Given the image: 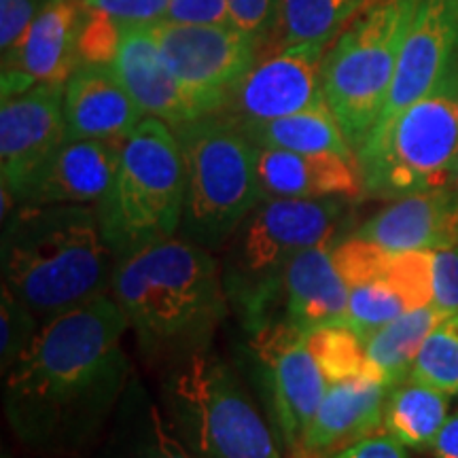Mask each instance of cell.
<instances>
[{"label": "cell", "mask_w": 458, "mask_h": 458, "mask_svg": "<svg viewBox=\"0 0 458 458\" xmlns=\"http://www.w3.org/2000/svg\"><path fill=\"white\" fill-rule=\"evenodd\" d=\"M253 376L270 425L286 458H297L303 435L317 414L329 382L306 346V335L276 320L250 334Z\"/></svg>", "instance_id": "obj_11"}, {"label": "cell", "mask_w": 458, "mask_h": 458, "mask_svg": "<svg viewBox=\"0 0 458 458\" xmlns=\"http://www.w3.org/2000/svg\"><path fill=\"white\" fill-rule=\"evenodd\" d=\"M391 386L374 376L331 382L297 458H329L359 439L385 428V408Z\"/></svg>", "instance_id": "obj_16"}, {"label": "cell", "mask_w": 458, "mask_h": 458, "mask_svg": "<svg viewBox=\"0 0 458 458\" xmlns=\"http://www.w3.org/2000/svg\"><path fill=\"white\" fill-rule=\"evenodd\" d=\"M329 458H410L408 448L399 444L393 435L374 433L369 437L359 439Z\"/></svg>", "instance_id": "obj_38"}, {"label": "cell", "mask_w": 458, "mask_h": 458, "mask_svg": "<svg viewBox=\"0 0 458 458\" xmlns=\"http://www.w3.org/2000/svg\"><path fill=\"white\" fill-rule=\"evenodd\" d=\"M456 64L458 0H418L386 105L374 130L385 128L399 113L425 98Z\"/></svg>", "instance_id": "obj_15"}, {"label": "cell", "mask_w": 458, "mask_h": 458, "mask_svg": "<svg viewBox=\"0 0 458 458\" xmlns=\"http://www.w3.org/2000/svg\"><path fill=\"white\" fill-rule=\"evenodd\" d=\"M37 314L30 308H26L9 289L3 286V301H0V359H3V374L11 369L26 348L30 346L34 337H37L38 325Z\"/></svg>", "instance_id": "obj_31"}, {"label": "cell", "mask_w": 458, "mask_h": 458, "mask_svg": "<svg viewBox=\"0 0 458 458\" xmlns=\"http://www.w3.org/2000/svg\"><path fill=\"white\" fill-rule=\"evenodd\" d=\"M148 26L198 117L219 113L259 57V41L233 24L187 26L159 20Z\"/></svg>", "instance_id": "obj_12"}, {"label": "cell", "mask_w": 458, "mask_h": 458, "mask_svg": "<svg viewBox=\"0 0 458 458\" xmlns=\"http://www.w3.org/2000/svg\"><path fill=\"white\" fill-rule=\"evenodd\" d=\"M128 318L108 293L45 320L4 371V411L15 437L41 454H81L98 439L131 380Z\"/></svg>", "instance_id": "obj_1"}, {"label": "cell", "mask_w": 458, "mask_h": 458, "mask_svg": "<svg viewBox=\"0 0 458 458\" xmlns=\"http://www.w3.org/2000/svg\"><path fill=\"white\" fill-rule=\"evenodd\" d=\"M431 450L435 458H458V410L448 416Z\"/></svg>", "instance_id": "obj_39"}, {"label": "cell", "mask_w": 458, "mask_h": 458, "mask_svg": "<svg viewBox=\"0 0 458 458\" xmlns=\"http://www.w3.org/2000/svg\"><path fill=\"white\" fill-rule=\"evenodd\" d=\"M81 4L102 11L122 24H153L164 20L170 0H81Z\"/></svg>", "instance_id": "obj_36"}, {"label": "cell", "mask_w": 458, "mask_h": 458, "mask_svg": "<svg viewBox=\"0 0 458 458\" xmlns=\"http://www.w3.org/2000/svg\"><path fill=\"white\" fill-rule=\"evenodd\" d=\"M142 114L113 66L79 64L64 85L66 140L125 139Z\"/></svg>", "instance_id": "obj_20"}, {"label": "cell", "mask_w": 458, "mask_h": 458, "mask_svg": "<svg viewBox=\"0 0 458 458\" xmlns=\"http://www.w3.org/2000/svg\"><path fill=\"white\" fill-rule=\"evenodd\" d=\"M334 261L348 286V327L360 340L433 303L431 250L393 253L352 233L334 246Z\"/></svg>", "instance_id": "obj_10"}, {"label": "cell", "mask_w": 458, "mask_h": 458, "mask_svg": "<svg viewBox=\"0 0 458 458\" xmlns=\"http://www.w3.org/2000/svg\"><path fill=\"white\" fill-rule=\"evenodd\" d=\"M371 0H280L278 49L303 41L331 43Z\"/></svg>", "instance_id": "obj_28"}, {"label": "cell", "mask_w": 458, "mask_h": 458, "mask_svg": "<svg viewBox=\"0 0 458 458\" xmlns=\"http://www.w3.org/2000/svg\"><path fill=\"white\" fill-rule=\"evenodd\" d=\"M448 420V393L425 382L408 380L391 388L385 408V433L405 448H433Z\"/></svg>", "instance_id": "obj_27"}, {"label": "cell", "mask_w": 458, "mask_h": 458, "mask_svg": "<svg viewBox=\"0 0 458 458\" xmlns=\"http://www.w3.org/2000/svg\"><path fill=\"white\" fill-rule=\"evenodd\" d=\"M81 21V0L47 3L34 17L20 45L3 57V68H17L34 85H66L79 66L77 43Z\"/></svg>", "instance_id": "obj_23"}, {"label": "cell", "mask_w": 458, "mask_h": 458, "mask_svg": "<svg viewBox=\"0 0 458 458\" xmlns=\"http://www.w3.org/2000/svg\"><path fill=\"white\" fill-rule=\"evenodd\" d=\"M445 318L448 314L437 310L431 303V306L408 310L385 327L369 334L363 340V346L371 374L391 388L408 380L422 344Z\"/></svg>", "instance_id": "obj_25"}, {"label": "cell", "mask_w": 458, "mask_h": 458, "mask_svg": "<svg viewBox=\"0 0 458 458\" xmlns=\"http://www.w3.org/2000/svg\"><path fill=\"white\" fill-rule=\"evenodd\" d=\"M232 24L257 38L261 49L276 43L280 21V0H227Z\"/></svg>", "instance_id": "obj_33"}, {"label": "cell", "mask_w": 458, "mask_h": 458, "mask_svg": "<svg viewBox=\"0 0 458 458\" xmlns=\"http://www.w3.org/2000/svg\"><path fill=\"white\" fill-rule=\"evenodd\" d=\"M278 320L301 334L348 325V286L335 267L334 244L310 246L295 257L284 276Z\"/></svg>", "instance_id": "obj_22"}, {"label": "cell", "mask_w": 458, "mask_h": 458, "mask_svg": "<svg viewBox=\"0 0 458 458\" xmlns=\"http://www.w3.org/2000/svg\"><path fill=\"white\" fill-rule=\"evenodd\" d=\"M123 140H64L17 206L98 204L117 174Z\"/></svg>", "instance_id": "obj_19"}, {"label": "cell", "mask_w": 458, "mask_h": 458, "mask_svg": "<svg viewBox=\"0 0 458 458\" xmlns=\"http://www.w3.org/2000/svg\"><path fill=\"white\" fill-rule=\"evenodd\" d=\"M94 458H193V454L172 431L142 382L131 376Z\"/></svg>", "instance_id": "obj_24"}, {"label": "cell", "mask_w": 458, "mask_h": 458, "mask_svg": "<svg viewBox=\"0 0 458 458\" xmlns=\"http://www.w3.org/2000/svg\"><path fill=\"white\" fill-rule=\"evenodd\" d=\"M11 0H0V7H4V4H9Z\"/></svg>", "instance_id": "obj_40"}, {"label": "cell", "mask_w": 458, "mask_h": 458, "mask_svg": "<svg viewBox=\"0 0 458 458\" xmlns=\"http://www.w3.org/2000/svg\"><path fill=\"white\" fill-rule=\"evenodd\" d=\"M418 0H371L337 34L323 60V94L357 153L391 91Z\"/></svg>", "instance_id": "obj_9"}, {"label": "cell", "mask_w": 458, "mask_h": 458, "mask_svg": "<svg viewBox=\"0 0 458 458\" xmlns=\"http://www.w3.org/2000/svg\"><path fill=\"white\" fill-rule=\"evenodd\" d=\"M303 335H306L308 351L312 352L329 385L348 380V377L374 376L369 369L363 340L348 325H327Z\"/></svg>", "instance_id": "obj_29"}, {"label": "cell", "mask_w": 458, "mask_h": 458, "mask_svg": "<svg viewBox=\"0 0 458 458\" xmlns=\"http://www.w3.org/2000/svg\"><path fill=\"white\" fill-rule=\"evenodd\" d=\"M108 293L128 318L140 351L172 365L208 351L229 310L213 250L181 236L119 259Z\"/></svg>", "instance_id": "obj_2"}, {"label": "cell", "mask_w": 458, "mask_h": 458, "mask_svg": "<svg viewBox=\"0 0 458 458\" xmlns=\"http://www.w3.org/2000/svg\"><path fill=\"white\" fill-rule=\"evenodd\" d=\"M238 125V123H236ZM244 136L259 148H284L295 153H334V156L357 159L346 136L335 122L327 102L308 111L286 114L272 122L238 125Z\"/></svg>", "instance_id": "obj_26"}, {"label": "cell", "mask_w": 458, "mask_h": 458, "mask_svg": "<svg viewBox=\"0 0 458 458\" xmlns=\"http://www.w3.org/2000/svg\"><path fill=\"white\" fill-rule=\"evenodd\" d=\"M331 43L286 45L257 62L233 88L219 114L229 122L259 123L323 105V60Z\"/></svg>", "instance_id": "obj_13"}, {"label": "cell", "mask_w": 458, "mask_h": 458, "mask_svg": "<svg viewBox=\"0 0 458 458\" xmlns=\"http://www.w3.org/2000/svg\"><path fill=\"white\" fill-rule=\"evenodd\" d=\"M64 140V85L38 83L24 94L3 100L0 170L3 189L17 204Z\"/></svg>", "instance_id": "obj_14"}, {"label": "cell", "mask_w": 458, "mask_h": 458, "mask_svg": "<svg viewBox=\"0 0 458 458\" xmlns=\"http://www.w3.org/2000/svg\"><path fill=\"white\" fill-rule=\"evenodd\" d=\"M433 306L444 314L458 312V244L431 250Z\"/></svg>", "instance_id": "obj_34"}, {"label": "cell", "mask_w": 458, "mask_h": 458, "mask_svg": "<svg viewBox=\"0 0 458 458\" xmlns=\"http://www.w3.org/2000/svg\"><path fill=\"white\" fill-rule=\"evenodd\" d=\"M257 174L263 198H357L363 181L357 159L334 153H295L257 147Z\"/></svg>", "instance_id": "obj_21"}, {"label": "cell", "mask_w": 458, "mask_h": 458, "mask_svg": "<svg viewBox=\"0 0 458 458\" xmlns=\"http://www.w3.org/2000/svg\"><path fill=\"white\" fill-rule=\"evenodd\" d=\"M165 420L193 458H283L276 433L225 360L198 352L164 377Z\"/></svg>", "instance_id": "obj_6"}, {"label": "cell", "mask_w": 458, "mask_h": 458, "mask_svg": "<svg viewBox=\"0 0 458 458\" xmlns=\"http://www.w3.org/2000/svg\"><path fill=\"white\" fill-rule=\"evenodd\" d=\"M363 193L397 199L448 187L458 168V64L357 151Z\"/></svg>", "instance_id": "obj_8"}, {"label": "cell", "mask_w": 458, "mask_h": 458, "mask_svg": "<svg viewBox=\"0 0 458 458\" xmlns=\"http://www.w3.org/2000/svg\"><path fill=\"white\" fill-rule=\"evenodd\" d=\"M47 3H55V0H43V4H47Z\"/></svg>", "instance_id": "obj_41"}, {"label": "cell", "mask_w": 458, "mask_h": 458, "mask_svg": "<svg viewBox=\"0 0 458 458\" xmlns=\"http://www.w3.org/2000/svg\"><path fill=\"white\" fill-rule=\"evenodd\" d=\"M113 71L147 117L172 128L198 119V111L165 60L148 24H123Z\"/></svg>", "instance_id": "obj_17"}, {"label": "cell", "mask_w": 458, "mask_h": 458, "mask_svg": "<svg viewBox=\"0 0 458 458\" xmlns=\"http://www.w3.org/2000/svg\"><path fill=\"white\" fill-rule=\"evenodd\" d=\"M344 210V198H263L240 223L221 270L229 308L249 334L276 323L286 270L301 250L334 240Z\"/></svg>", "instance_id": "obj_4"}, {"label": "cell", "mask_w": 458, "mask_h": 458, "mask_svg": "<svg viewBox=\"0 0 458 458\" xmlns=\"http://www.w3.org/2000/svg\"><path fill=\"white\" fill-rule=\"evenodd\" d=\"M162 21L187 26L232 24L227 0H170Z\"/></svg>", "instance_id": "obj_35"}, {"label": "cell", "mask_w": 458, "mask_h": 458, "mask_svg": "<svg viewBox=\"0 0 458 458\" xmlns=\"http://www.w3.org/2000/svg\"><path fill=\"white\" fill-rule=\"evenodd\" d=\"M354 236L393 253L448 249L458 244V193L442 187L393 199Z\"/></svg>", "instance_id": "obj_18"}, {"label": "cell", "mask_w": 458, "mask_h": 458, "mask_svg": "<svg viewBox=\"0 0 458 458\" xmlns=\"http://www.w3.org/2000/svg\"><path fill=\"white\" fill-rule=\"evenodd\" d=\"M43 0H11L3 7V20H0V49L3 57L9 55L20 45L28 28L32 26L37 9Z\"/></svg>", "instance_id": "obj_37"}, {"label": "cell", "mask_w": 458, "mask_h": 458, "mask_svg": "<svg viewBox=\"0 0 458 458\" xmlns=\"http://www.w3.org/2000/svg\"><path fill=\"white\" fill-rule=\"evenodd\" d=\"M122 21L111 15L83 7V21L79 30V64L111 66L122 41Z\"/></svg>", "instance_id": "obj_32"}, {"label": "cell", "mask_w": 458, "mask_h": 458, "mask_svg": "<svg viewBox=\"0 0 458 458\" xmlns=\"http://www.w3.org/2000/svg\"><path fill=\"white\" fill-rule=\"evenodd\" d=\"M174 134L185 162L179 236L215 253L263 199L257 147L219 113L176 125Z\"/></svg>", "instance_id": "obj_7"}, {"label": "cell", "mask_w": 458, "mask_h": 458, "mask_svg": "<svg viewBox=\"0 0 458 458\" xmlns=\"http://www.w3.org/2000/svg\"><path fill=\"white\" fill-rule=\"evenodd\" d=\"M185 206V162L174 128L147 117L125 136L117 174L96 204L100 232L119 259L174 238Z\"/></svg>", "instance_id": "obj_5"}, {"label": "cell", "mask_w": 458, "mask_h": 458, "mask_svg": "<svg viewBox=\"0 0 458 458\" xmlns=\"http://www.w3.org/2000/svg\"><path fill=\"white\" fill-rule=\"evenodd\" d=\"M114 266L88 204L17 206L4 221L3 286L43 323L108 293Z\"/></svg>", "instance_id": "obj_3"}, {"label": "cell", "mask_w": 458, "mask_h": 458, "mask_svg": "<svg viewBox=\"0 0 458 458\" xmlns=\"http://www.w3.org/2000/svg\"><path fill=\"white\" fill-rule=\"evenodd\" d=\"M410 377L448 394L458 393V312L431 331Z\"/></svg>", "instance_id": "obj_30"}]
</instances>
